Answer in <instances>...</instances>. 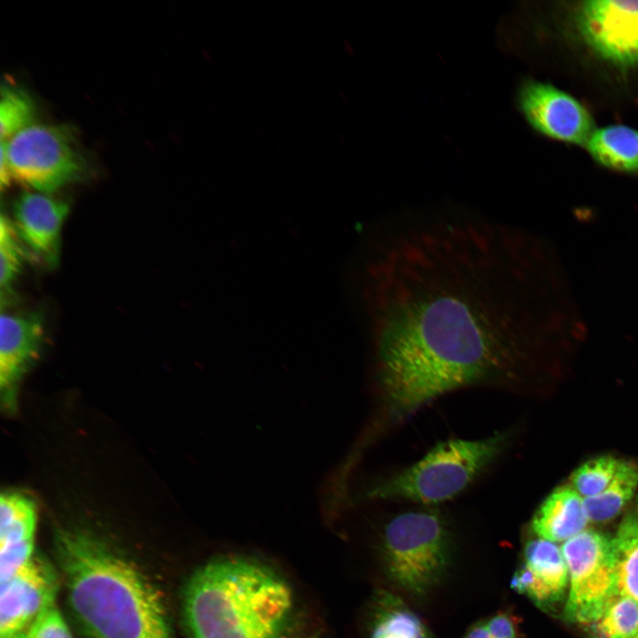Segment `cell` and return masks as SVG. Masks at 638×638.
Segmentation results:
<instances>
[{"label":"cell","instance_id":"cell-7","mask_svg":"<svg viewBox=\"0 0 638 638\" xmlns=\"http://www.w3.org/2000/svg\"><path fill=\"white\" fill-rule=\"evenodd\" d=\"M561 550L569 573L564 617L573 623L595 624L616 595L611 539L585 529L563 542Z\"/></svg>","mask_w":638,"mask_h":638},{"label":"cell","instance_id":"cell-17","mask_svg":"<svg viewBox=\"0 0 638 638\" xmlns=\"http://www.w3.org/2000/svg\"><path fill=\"white\" fill-rule=\"evenodd\" d=\"M638 486V465L620 461L614 478L600 494L583 498V508L590 522L602 523L618 516Z\"/></svg>","mask_w":638,"mask_h":638},{"label":"cell","instance_id":"cell-6","mask_svg":"<svg viewBox=\"0 0 638 638\" xmlns=\"http://www.w3.org/2000/svg\"><path fill=\"white\" fill-rule=\"evenodd\" d=\"M11 176L50 194L82 176L85 160L66 126L32 124L2 141Z\"/></svg>","mask_w":638,"mask_h":638},{"label":"cell","instance_id":"cell-15","mask_svg":"<svg viewBox=\"0 0 638 638\" xmlns=\"http://www.w3.org/2000/svg\"><path fill=\"white\" fill-rule=\"evenodd\" d=\"M585 146L595 161L605 167L638 172L637 129L625 125L596 128Z\"/></svg>","mask_w":638,"mask_h":638},{"label":"cell","instance_id":"cell-14","mask_svg":"<svg viewBox=\"0 0 638 638\" xmlns=\"http://www.w3.org/2000/svg\"><path fill=\"white\" fill-rule=\"evenodd\" d=\"M587 522L583 499L570 486H564L545 498L534 513L531 526L538 538L557 543L584 531Z\"/></svg>","mask_w":638,"mask_h":638},{"label":"cell","instance_id":"cell-1","mask_svg":"<svg viewBox=\"0 0 638 638\" xmlns=\"http://www.w3.org/2000/svg\"><path fill=\"white\" fill-rule=\"evenodd\" d=\"M540 253L501 220H407L364 269L374 371L391 422L471 386L512 388L542 331Z\"/></svg>","mask_w":638,"mask_h":638},{"label":"cell","instance_id":"cell-23","mask_svg":"<svg viewBox=\"0 0 638 638\" xmlns=\"http://www.w3.org/2000/svg\"><path fill=\"white\" fill-rule=\"evenodd\" d=\"M27 247L13 222L2 214L0 221V284L2 292L8 291L19 274L27 257Z\"/></svg>","mask_w":638,"mask_h":638},{"label":"cell","instance_id":"cell-21","mask_svg":"<svg viewBox=\"0 0 638 638\" xmlns=\"http://www.w3.org/2000/svg\"><path fill=\"white\" fill-rule=\"evenodd\" d=\"M35 106L22 89L9 84L3 85L0 104V129L2 141H7L23 128L32 125Z\"/></svg>","mask_w":638,"mask_h":638},{"label":"cell","instance_id":"cell-25","mask_svg":"<svg viewBox=\"0 0 638 638\" xmlns=\"http://www.w3.org/2000/svg\"><path fill=\"white\" fill-rule=\"evenodd\" d=\"M492 638H517V621L507 612H500L486 621Z\"/></svg>","mask_w":638,"mask_h":638},{"label":"cell","instance_id":"cell-9","mask_svg":"<svg viewBox=\"0 0 638 638\" xmlns=\"http://www.w3.org/2000/svg\"><path fill=\"white\" fill-rule=\"evenodd\" d=\"M517 102L530 126L552 139L585 146L595 129L591 115L577 99L547 82L525 81Z\"/></svg>","mask_w":638,"mask_h":638},{"label":"cell","instance_id":"cell-27","mask_svg":"<svg viewBox=\"0 0 638 638\" xmlns=\"http://www.w3.org/2000/svg\"><path fill=\"white\" fill-rule=\"evenodd\" d=\"M463 638H492L485 622L473 625L465 634Z\"/></svg>","mask_w":638,"mask_h":638},{"label":"cell","instance_id":"cell-12","mask_svg":"<svg viewBox=\"0 0 638 638\" xmlns=\"http://www.w3.org/2000/svg\"><path fill=\"white\" fill-rule=\"evenodd\" d=\"M12 213L13 225L28 251L48 267H56L68 203L47 193L25 191L14 201Z\"/></svg>","mask_w":638,"mask_h":638},{"label":"cell","instance_id":"cell-10","mask_svg":"<svg viewBox=\"0 0 638 638\" xmlns=\"http://www.w3.org/2000/svg\"><path fill=\"white\" fill-rule=\"evenodd\" d=\"M52 569L35 557L1 583L0 638L22 637L43 609L56 597Z\"/></svg>","mask_w":638,"mask_h":638},{"label":"cell","instance_id":"cell-3","mask_svg":"<svg viewBox=\"0 0 638 638\" xmlns=\"http://www.w3.org/2000/svg\"><path fill=\"white\" fill-rule=\"evenodd\" d=\"M292 610L288 584L268 566L240 556L206 562L183 594L191 638H284Z\"/></svg>","mask_w":638,"mask_h":638},{"label":"cell","instance_id":"cell-8","mask_svg":"<svg viewBox=\"0 0 638 638\" xmlns=\"http://www.w3.org/2000/svg\"><path fill=\"white\" fill-rule=\"evenodd\" d=\"M576 23L603 59L618 66H638V1H586L577 10Z\"/></svg>","mask_w":638,"mask_h":638},{"label":"cell","instance_id":"cell-13","mask_svg":"<svg viewBox=\"0 0 638 638\" xmlns=\"http://www.w3.org/2000/svg\"><path fill=\"white\" fill-rule=\"evenodd\" d=\"M524 558L526 567L514 579L515 591L527 595L541 608L561 601L569 585L568 567L561 548L537 537L525 544Z\"/></svg>","mask_w":638,"mask_h":638},{"label":"cell","instance_id":"cell-26","mask_svg":"<svg viewBox=\"0 0 638 638\" xmlns=\"http://www.w3.org/2000/svg\"><path fill=\"white\" fill-rule=\"evenodd\" d=\"M12 176L4 151L1 148L0 184L4 190L10 184Z\"/></svg>","mask_w":638,"mask_h":638},{"label":"cell","instance_id":"cell-11","mask_svg":"<svg viewBox=\"0 0 638 638\" xmlns=\"http://www.w3.org/2000/svg\"><path fill=\"white\" fill-rule=\"evenodd\" d=\"M44 324L40 313H2L0 317V399L13 412L19 384L40 355Z\"/></svg>","mask_w":638,"mask_h":638},{"label":"cell","instance_id":"cell-2","mask_svg":"<svg viewBox=\"0 0 638 638\" xmlns=\"http://www.w3.org/2000/svg\"><path fill=\"white\" fill-rule=\"evenodd\" d=\"M55 553L84 638H174L160 591L103 539L82 528L60 529Z\"/></svg>","mask_w":638,"mask_h":638},{"label":"cell","instance_id":"cell-20","mask_svg":"<svg viewBox=\"0 0 638 638\" xmlns=\"http://www.w3.org/2000/svg\"><path fill=\"white\" fill-rule=\"evenodd\" d=\"M595 624L601 638H634L638 633V602L613 595Z\"/></svg>","mask_w":638,"mask_h":638},{"label":"cell","instance_id":"cell-22","mask_svg":"<svg viewBox=\"0 0 638 638\" xmlns=\"http://www.w3.org/2000/svg\"><path fill=\"white\" fill-rule=\"evenodd\" d=\"M619 462L609 455L590 459L573 471L570 486L583 498L595 496L611 482Z\"/></svg>","mask_w":638,"mask_h":638},{"label":"cell","instance_id":"cell-16","mask_svg":"<svg viewBox=\"0 0 638 638\" xmlns=\"http://www.w3.org/2000/svg\"><path fill=\"white\" fill-rule=\"evenodd\" d=\"M616 595L638 602V517L627 515L611 539Z\"/></svg>","mask_w":638,"mask_h":638},{"label":"cell","instance_id":"cell-18","mask_svg":"<svg viewBox=\"0 0 638 638\" xmlns=\"http://www.w3.org/2000/svg\"><path fill=\"white\" fill-rule=\"evenodd\" d=\"M35 502L19 491H5L0 499V547L35 542Z\"/></svg>","mask_w":638,"mask_h":638},{"label":"cell","instance_id":"cell-19","mask_svg":"<svg viewBox=\"0 0 638 638\" xmlns=\"http://www.w3.org/2000/svg\"><path fill=\"white\" fill-rule=\"evenodd\" d=\"M370 638H423L428 631L419 618L395 596L385 595Z\"/></svg>","mask_w":638,"mask_h":638},{"label":"cell","instance_id":"cell-5","mask_svg":"<svg viewBox=\"0 0 638 638\" xmlns=\"http://www.w3.org/2000/svg\"><path fill=\"white\" fill-rule=\"evenodd\" d=\"M382 549L391 580L407 593L421 596L439 584L447 572L451 535L438 512L408 511L386 524Z\"/></svg>","mask_w":638,"mask_h":638},{"label":"cell","instance_id":"cell-4","mask_svg":"<svg viewBox=\"0 0 638 638\" xmlns=\"http://www.w3.org/2000/svg\"><path fill=\"white\" fill-rule=\"evenodd\" d=\"M509 439L502 431L478 440L442 441L408 468L373 485L366 495L424 504L450 500L503 452Z\"/></svg>","mask_w":638,"mask_h":638},{"label":"cell","instance_id":"cell-28","mask_svg":"<svg viewBox=\"0 0 638 638\" xmlns=\"http://www.w3.org/2000/svg\"><path fill=\"white\" fill-rule=\"evenodd\" d=\"M423 638H433V637H432V634L430 633V631L428 630V631L425 633V634L423 636Z\"/></svg>","mask_w":638,"mask_h":638},{"label":"cell","instance_id":"cell-29","mask_svg":"<svg viewBox=\"0 0 638 638\" xmlns=\"http://www.w3.org/2000/svg\"><path fill=\"white\" fill-rule=\"evenodd\" d=\"M634 638H638V633H637V634H636Z\"/></svg>","mask_w":638,"mask_h":638},{"label":"cell","instance_id":"cell-24","mask_svg":"<svg viewBox=\"0 0 638 638\" xmlns=\"http://www.w3.org/2000/svg\"><path fill=\"white\" fill-rule=\"evenodd\" d=\"M20 638H74L55 599L51 601L36 617Z\"/></svg>","mask_w":638,"mask_h":638}]
</instances>
